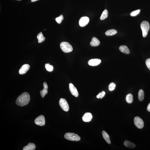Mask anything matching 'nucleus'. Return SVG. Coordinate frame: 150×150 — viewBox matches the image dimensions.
I'll use <instances>...</instances> for the list:
<instances>
[{
	"label": "nucleus",
	"instance_id": "obj_1",
	"mask_svg": "<svg viewBox=\"0 0 150 150\" xmlns=\"http://www.w3.org/2000/svg\"><path fill=\"white\" fill-rule=\"evenodd\" d=\"M30 96L28 93L25 92L18 96L16 101V104L19 106L23 107L27 105L29 102Z\"/></svg>",
	"mask_w": 150,
	"mask_h": 150
},
{
	"label": "nucleus",
	"instance_id": "obj_2",
	"mask_svg": "<svg viewBox=\"0 0 150 150\" xmlns=\"http://www.w3.org/2000/svg\"><path fill=\"white\" fill-rule=\"evenodd\" d=\"M140 26L142 30L143 37H145L147 36L148 32L149 30V23L147 21H143L141 24Z\"/></svg>",
	"mask_w": 150,
	"mask_h": 150
},
{
	"label": "nucleus",
	"instance_id": "obj_3",
	"mask_svg": "<svg viewBox=\"0 0 150 150\" xmlns=\"http://www.w3.org/2000/svg\"><path fill=\"white\" fill-rule=\"evenodd\" d=\"M64 137L68 140L73 141H78L80 140V137L77 134L73 133H68L65 134Z\"/></svg>",
	"mask_w": 150,
	"mask_h": 150
},
{
	"label": "nucleus",
	"instance_id": "obj_4",
	"mask_svg": "<svg viewBox=\"0 0 150 150\" xmlns=\"http://www.w3.org/2000/svg\"><path fill=\"white\" fill-rule=\"evenodd\" d=\"M60 48L62 51L65 53H69L73 51L72 46L67 42H63L60 44Z\"/></svg>",
	"mask_w": 150,
	"mask_h": 150
},
{
	"label": "nucleus",
	"instance_id": "obj_5",
	"mask_svg": "<svg viewBox=\"0 0 150 150\" xmlns=\"http://www.w3.org/2000/svg\"><path fill=\"white\" fill-rule=\"evenodd\" d=\"M59 105L62 109L64 111H68L69 109V106L66 99L63 98L61 99L59 101Z\"/></svg>",
	"mask_w": 150,
	"mask_h": 150
},
{
	"label": "nucleus",
	"instance_id": "obj_6",
	"mask_svg": "<svg viewBox=\"0 0 150 150\" xmlns=\"http://www.w3.org/2000/svg\"><path fill=\"white\" fill-rule=\"evenodd\" d=\"M134 125L138 128L141 129L144 126V123L143 120L138 117H136L134 118Z\"/></svg>",
	"mask_w": 150,
	"mask_h": 150
},
{
	"label": "nucleus",
	"instance_id": "obj_7",
	"mask_svg": "<svg viewBox=\"0 0 150 150\" xmlns=\"http://www.w3.org/2000/svg\"><path fill=\"white\" fill-rule=\"evenodd\" d=\"M35 123L37 125L43 126L45 124V118L43 115L39 116L35 119Z\"/></svg>",
	"mask_w": 150,
	"mask_h": 150
},
{
	"label": "nucleus",
	"instance_id": "obj_8",
	"mask_svg": "<svg viewBox=\"0 0 150 150\" xmlns=\"http://www.w3.org/2000/svg\"><path fill=\"white\" fill-rule=\"evenodd\" d=\"M89 21V18L88 17H83L80 18L79 21V25L82 27H85L88 24Z\"/></svg>",
	"mask_w": 150,
	"mask_h": 150
},
{
	"label": "nucleus",
	"instance_id": "obj_9",
	"mask_svg": "<svg viewBox=\"0 0 150 150\" xmlns=\"http://www.w3.org/2000/svg\"><path fill=\"white\" fill-rule=\"evenodd\" d=\"M69 88L70 92L72 95L75 97H77L79 95L77 89L72 83H70L69 85Z\"/></svg>",
	"mask_w": 150,
	"mask_h": 150
},
{
	"label": "nucleus",
	"instance_id": "obj_10",
	"mask_svg": "<svg viewBox=\"0 0 150 150\" xmlns=\"http://www.w3.org/2000/svg\"><path fill=\"white\" fill-rule=\"evenodd\" d=\"M93 118V115L91 113H85L82 117L83 121L85 122H89L91 121Z\"/></svg>",
	"mask_w": 150,
	"mask_h": 150
},
{
	"label": "nucleus",
	"instance_id": "obj_11",
	"mask_svg": "<svg viewBox=\"0 0 150 150\" xmlns=\"http://www.w3.org/2000/svg\"><path fill=\"white\" fill-rule=\"evenodd\" d=\"M30 66L28 64H25L23 65L19 70V74L20 75L25 74L30 69Z\"/></svg>",
	"mask_w": 150,
	"mask_h": 150
},
{
	"label": "nucleus",
	"instance_id": "obj_12",
	"mask_svg": "<svg viewBox=\"0 0 150 150\" xmlns=\"http://www.w3.org/2000/svg\"><path fill=\"white\" fill-rule=\"evenodd\" d=\"M101 61L100 59H90L88 61V64L91 66H96L100 64Z\"/></svg>",
	"mask_w": 150,
	"mask_h": 150
},
{
	"label": "nucleus",
	"instance_id": "obj_13",
	"mask_svg": "<svg viewBox=\"0 0 150 150\" xmlns=\"http://www.w3.org/2000/svg\"><path fill=\"white\" fill-rule=\"evenodd\" d=\"M43 86L44 87L43 89L40 91L41 95L43 98L45 97L48 93V87L46 82H44L43 83Z\"/></svg>",
	"mask_w": 150,
	"mask_h": 150
},
{
	"label": "nucleus",
	"instance_id": "obj_14",
	"mask_svg": "<svg viewBox=\"0 0 150 150\" xmlns=\"http://www.w3.org/2000/svg\"><path fill=\"white\" fill-rule=\"evenodd\" d=\"M36 146L34 143H29L27 146H24L23 149V150H34L36 149Z\"/></svg>",
	"mask_w": 150,
	"mask_h": 150
},
{
	"label": "nucleus",
	"instance_id": "obj_15",
	"mask_svg": "<svg viewBox=\"0 0 150 150\" xmlns=\"http://www.w3.org/2000/svg\"><path fill=\"white\" fill-rule=\"evenodd\" d=\"M100 41L97 38L93 37L92 39V40L90 42V45L92 47H96L100 44Z\"/></svg>",
	"mask_w": 150,
	"mask_h": 150
},
{
	"label": "nucleus",
	"instance_id": "obj_16",
	"mask_svg": "<svg viewBox=\"0 0 150 150\" xmlns=\"http://www.w3.org/2000/svg\"><path fill=\"white\" fill-rule=\"evenodd\" d=\"M119 49L120 51L125 54H130V51L129 48L126 46H121L119 47Z\"/></svg>",
	"mask_w": 150,
	"mask_h": 150
},
{
	"label": "nucleus",
	"instance_id": "obj_17",
	"mask_svg": "<svg viewBox=\"0 0 150 150\" xmlns=\"http://www.w3.org/2000/svg\"><path fill=\"white\" fill-rule=\"evenodd\" d=\"M124 144L126 147L132 149L135 148L136 146L134 143L127 140L125 141L124 142Z\"/></svg>",
	"mask_w": 150,
	"mask_h": 150
},
{
	"label": "nucleus",
	"instance_id": "obj_18",
	"mask_svg": "<svg viewBox=\"0 0 150 150\" xmlns=\"http://www.w3.org/2000/svg\"><path fill=\"white\" fill-rule=\"evenodd\" d=\"M102 134L103 136L105 141L107 142L108 144H111V142L110 140V137L108 134L105 131H102Z\"/></svg>",
	"mask_w": 150,
	"mask_h": 150
},
{
	"label": "nucleus",
	"instance_id": "obj_19",
	"mask_svg": "<svg viewBox=\"0 0 150 150\" xmlns=\"http://www.w3.org/2000/svg\"><path fill=\"white\" fill-rule=\"evenodd\" d=\"M117 33V32L116 30L112 29L108 30L106 32L105 34L107 36H114Z\"/></svg>",
	"mask_w": 150,
	"mask_h": 150
},
{
	"label": "nucleus",
	"instance_id": "obj_20",
	"mask_svg": "<svg viewBox=\"0 0 150 150\" xmlns=\"http://www.w3.org/2000/svg\"><path fill=\"white\" fill-rule=\"evenodd\" d=\"M37 37L38 40V42L39 43L43 42L45 39V38L42 32H41L38 35Z\"/></svg>",
	"mask_w": 150,
	"mask_h": 150
},
{
	"label": "nucleus",
	"instance_id": "obj_21",
	"mask_svg": "<svg viewBox=\"0 0 150 150\" xmlns=\"http://www.w3.org/2000/svg\"><path fill=\"white\" fill-rule=\"evenodd\" d=\"M144 98V93L143 90H139L138 93V98L140 101H143Z\"/></svg>",
	"mask_w": 150,
	"mask_h": 150
},
{
	"label": "nucleus",
	"instance_id": "obj_22",
	"mask_svg": "<svg viewBox=\"0 0 150 150\" xmlns=\"http://www.w3.org/2000/svg\"><path fill=\"white\" fill-rule=\"evenodd\" d=\"M126 102L128 103H131L133 101V96L132 94L129 93L126 96Z\"/></svg>",
	"mask_w": 150,
	"mask_h": 150
},
{
	"label": "nucleus",
	"instance_id": "obj_23",
	"mask_svg": "<svg viewBox=\"0 0 150 150\" xmlns=\"http://www.w3.org/2000/svg\"><path fill=\"white\" fill-rule=\"evenodd\" d=\"M108 15V12L107 10L105 9L104 11L103 12L100 18L101 20H103L106 18H107Z\"/></svg>",
	"mask_w": 150,
	"mask_h": 150
},
{
	"label": "nucleus",
	"instance_id": "obj_24",
	"mask_svg": "<svg viewBox=\"0 0 150 150\" xmlns=\"http://www.w3.org/2000/svg\"><path fill=\"white\" fill-rule=\"evenodd\" d=\"M45 68L47 71L49 72L52 71L53 70V67L52 65L46 63L45 64Z\"/></svg>",
	"mask_w": 150,
	"mask_h": 150
},
{
	"label": "nucleus",
	"instance_id": "obj_25",
	"mask_svg": "<svg viewBox=\"0 0 150 150\" xmlns=\"http://www.w3.org/2000/svg\"><path fill=\"white\" fill-rule=\"evenodd\" d=\"M116 87L115 84L114 83H110L108 86V89L109 91H112L114 90Z\"/></svg>",
	"mask_w": 150,
	"mask_h": 150
},
{
	"label": "nucleus",
	"instance_id": "obj_26",
	"mask_svg": "<svg viewBox=\"0 0 150 150\" xmlns=\"http://www.w3.org/2000/svg\"><path fill=\"white\" fill-rule=\"evenodd\" d=\"M64 19L63 16L62 15H60V16L56 18L55 20L56 22L58 24H60L62 22V21Z\"/></svg>",
	"mask_w": 150,
	"mask_h": 150
},
{
	"label": "nucleus",
	"instance_id": "obj_27",
	"mask_svg": "<svg viewBox=\"0 0 150 150\" xmlns=\"http://www.w3.org/2000/svg\"><path fill=\"white\" fill-rule=\"evenodd\" d=\"M140 9L131 12L130 15L131 16H136L140 13Z\"/></svg>",
	"mask_w": 150,
	"mask_h": 150
},
{
	"label": "nucleus",
	"instance_id": "obj_28",
	"mask_svg": "<svg viewBox=\"0 0 150 150\" xmlns=\"http://www.w3.org/2000/svg\"><path fill=\"white\" fill-rule=\"evenodd\" d=\"M105 93L104 91H103L99 93L98 95L96 96V98L98 99H102L104 96H105Z\"/></svg>",
	"mask_w": 150,
	"mask_h": 150
},
{
	"label": "nucleus",
	"instance_id": "obj_29",
	"mask_svg": "<svg viewBox=\"0 0 150 150\" xmlns=\"http://www.w3.org/2000/svg\"><path fill=\"white\" fill-rule=\"evenodd\" d=\"M146 64L147 67L150 70V58L146 59Z\"/></svg>",
	"mask_w": 150,
	"mask_h": 150
},
{
	"label": "nucleus",
	"instance_id": "obj_30",
	"mask_svg": "<svg viewBox=\"0 0 150 150\" xmlns=\"http://www.w3.org/2000/svg\"><path fill=\"white\" fill-rule=\"evenodd\" d=\"M147 109L148 111H150V103L148 104Z\"/></svg>",
	"mask_w": 150,
	"mask_h": 150
},
{
	"label": "nucleus",
	"instance_id": "obj_31",
	"mask_svg": "<svg viewBox=\"0 0 150 150\" xmlns=\"http://www.w3.org/2000/svg\"><path fill=\"white\" fill-rule=\"evenodd\" d=\"M38 0H31V1L32 2H34Z\"/></svg>",
	"mask_w": 150,
	"mask_h": 150
},
{
	"label": "nucleus",
	"instance_id": "obj_32",
	"mask_svg": "<svg viewBox=\"0 0 150 150\" xmlns=\"http://www.w3.org/2000/svg\"><path fill=\"white\" fill-rule=\"evenodd\" d=\"M16 0L21 1V0Z\"/></svg>",
	"mask_w": 150,
	"mask_h": 150
}]
</instances>
